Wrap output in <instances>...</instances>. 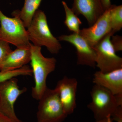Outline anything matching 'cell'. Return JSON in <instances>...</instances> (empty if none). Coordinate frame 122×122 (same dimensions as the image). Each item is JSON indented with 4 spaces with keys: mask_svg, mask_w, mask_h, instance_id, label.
<instances>
[{
    "mask_svg": "<svg viewBox=\"0 0 122 122\" xmlns=\"http://www.w3.org/2000/svg\"><path fill=\"white\" fill-rule=\"evenodd\" d=\"M30 61L35 85L32 87L33 98L39 100L47 88L46 80L48 75L54 71L56 60L54 57H46L41 52V47L30 43Z\"/></svg>",
    "mask_w": 122,
    "mask_h": 122,
    "instance_id": "cell-1",
    "label": "cell"
},
{
    "mask_svg": "<svg viewBox=\"0 0 122 122\" xmlns=\"http://www.w3.org/2000/svg\"><path fill=\"white\" fill-rule=\"evenodd\" d=\"M27 29L29 40L34 45L45 46L52 54H57L61 49L59 40L51 31L44 11L37 10Z\"/></svg>",
    "mask_w": 122,
    "mask_h": 122,
    "instance_id": "cell-2",
    "label": "cell"
},
{
    "mask_svg": "<svg viewBox=\"0 0 122 122\" xmlns=\"http://www.w3.org/2000/svg\"><path fill=\"white\" fill-rule=\"evenodd\" d=\"M92 102L87 105L96 122L111 117L122 106V94L115 95L105 87L94 85L90 92Z\"/></svg>",
    "mask_w": 122,
    "mask_h": 122,
    "instance_id": "cell-3",
    "label": "cell"
},
{
    "mask_svg": "<svg viewBox=\"0 0 122 122\" xmlns=\"http://www.w3.org/2000/svg\"><path fill=\"white\" fill-rule=\"evenodd\" d=\"M14 17H8L0 9V40L16 46L25 47L30 45L27 30L24 22L16 14Z\"/></svg>",
    "mask_w": 122,
    "mask_h": 122,
    "instance_id": "cell-4",
    "label": "cell"
},
{
    "mask_svg": "<svg viewBox=\"0 0 122 122\" xmlns=\"http://www.w3.org/2000/svg\"><path fill=\"white\" fill-rule=\"evenodd\" d=\"M39 100L38 122H62L68 116L55 89L47 87Z\"/></svg>",
    "mask_w": 122,
    "mask_h": 122,
    "instance_id": "cell-5",
    "label": "cell"
},
{
    "mask_svg": "<svg viewBox=\"0 0 122 122\" xmlns=\"http://www.w3.org/2000/svg\"><path fill=\"white\" fill-rule=\"evenodd\" d=\"M112 31L105 36L94 47L96 54V66L102 73L122 68V58L116 54L111 42Z\"/></svg>",
    "mask_w": 122,
    "mask_h": 122,
    "instance_id": "cell-6",
    "label": "cell"
},
{
    "mask_svg": "<svg viewBox=\"0 0 122 122\" xmlns=\"http://www.w3.org/2000/svg\"><path fill=\"white\" fill-rule=\"evenodd\" d=\"M26 91L25 87L20 89L15 77L0 83V113L13 120L21 122L15 113L14 104L18 97Z\"/></svg>",
    "mask_w": 122,
    "mask_h": 122,
    "instance_id": "cell-7",
    "label": "cell"
},
{
    "mask_svg": "<svg viewBox=\"0 0 122 122\" xmlns=\"http://www.w3.org/2000/svg\"><path fill=\"white\" fill-rule=\"evenodd\" d=\"M58 38L59 41L68 42L76 48L77 65L94 68L96 66V54L94 48L79 34L61 35Z\"/></svg>",
    "mask_w": 122,
    "mask_h": 122,
    "instance_id": "cell-8",
    "label": "cell"
},
{
    "mask_svg": "<svg viewBox=\"0 0 122 122\" xmlns=\"http://www.w3.org/2000/svg\"><path fill=\"white\" fill-rule=\"evenodd\" d=\"M111 32L109 8L105 10L93 25L81 30L79 34L94 48L102 38Z\"/></svg>",
    "mask_w": 122,
    "mask_h": 122,
    "instance_id": "cell-9",
    "label": "cell"
},
{
    "mask_svg": "<svg viewBox=\"0 0 122 122\" xmlns=\"http://www.w3.org/2000/svg\"><path fill=\"white\" fill-rule=\"evenodd\" d=\"M77 85L76 79L65 76L58 82L55 87L63 109L67 115L72 114L76 108Z\"/></svg>",
    "mask_w": 122,
    "mask_h": 122,
    "instance_id": "cell-10",
    "label": "cell"
},
{
    "mask_svg": "<svg viewBox=\"0 0 122 122\" xmlns=\"http://www.w3.org/2000/svg\"><path fill=\"white\" fill-rule=\"evenodd\" d=\"M71 9L77 16H84L90 26L93 25L105 12L102 0H73Z\"/></svg>",
    "mask_w": 122,
    "mask_h": 122,
    "instance_id": "cell-11",
    "label": "cell"
},
{
    "mask_svg": "<svg viewBox=\"0 0 122 122\" xmlns=\"http://www.w3.org/2000/svg\"><path fill=\"white\" fill-rule=\"evenodd\" d=\"M93 82L115 95L122 94V68L107 73L97 71L94 75Z\"/></svg>",
    "mask_w": 122,
    "mask_h": 122,
    "instance_id": "cell-12",
    "label": "cell"
},
{
    "mask_svg": "<svg viewBox=\"0 0 122 122\" xmlns=\"http://www.w3.org/2000/svg\"><path fill=\"white\" fill-rule=\"evenodd\" d=\"M30 45L17 48L10 52L0 64V71L13 70L22 68L30 62Z\"/></svg>",
    "mask_w": 122,
    "mask_h": 122,
    "instance_id": "cell-13",
    "label": "cell"
},
{
    "mask_svg": "<svg viewBox=\"0 0 122 122\" xmlns=\"http://www.w3.org/2000/svg\"><path fill=\"white\" fill-rule=\"evenodd\" d=\"M42 0H25L21 10L14 11L24 22L26 28L29 26L36 11L38 10Z\"/></svg>",
    "mask_w": 122,
    "mask_h": 122,
    "instance_id": "cell-14",
    "label": "cell"
},
{
    "mask_svg": "<svg viewBox=\"0 0 122 122\" xmlns=\"http://www.w3.org/2000/svg\"><path fill=\"white\" fill-rule=\"evenodd\" d=\"M62 4L66 14L64 24L68 29L73 33L79 34L81 30L80 25L82 24L81 21L72 9L69 7L65 1H62Z\"/></svg>",
    "mask_w": 122,
    "mask_h": 122,
    "instance_id": "cell-15",
    "label": "cell"
},
{
    "mask_svg": "<svg viewBox=\"0 0 122 122\" xmlns=\"http://www.w3.org/2000/svg\"><path fill=\"white\" fill-rule=\"evenodd\" d=\"M110 16L112 31L114 34L122 28V5H111Z\"/></svg>",
    "mask_w": 122,
    "mask_h": 122,
    "instance_id": "cell-16",
    "label": "cell"
},
{
    "mask_svg": "<svg viewBox=\"0 0 122 122\" xmlns=\"http://www.w3.org/2000/svg\"><path fill=\"white\" fill-rule=\"evenodd\" d=\"M32 71L28 66L13 70L0 71V83L11 78L20 76H32Z\"/></svg>",
    "mask_w": 122,
    "mask_h": 122,
    "instance_id": "cell-17",
    "label": "cell"
},
{
    "mask_svg": "<svg viewBox=\"0 0 122 122\" xmlns=\"http://www.w3.org/2000/svg\"><path fill=\"white\" fill-rule=\"evenodd\" d=\"M12 51L9 43L0 40V64Z\"/></svg>",
    "mask_w": 122,
    "mask_h": 122,
    "instance_id": "cell-18",
    "label": "cell"
},
{
    "mask_svg": "<svg viewBox=\"0 0 122 122\" xmlns=\"http://www.w3.org/2000/svg\"><path fill=\"white\" fill-rule=\"evenodd\" d=\"M111 42L116 52L122 50V38L119 35H113Z\"/></svg>",
    "mask_w": 122,
    "mask_h": 122,
    "instance_id": "cell-19",
    "label": "cell"
},
{
    "mask_svg": "<svg viewBox=\"0 0 122 122\" xmlns=\"http://www.w3.org/2000/svg\"><path fill=\"white\" fill-rule=\"evenodd\" d=\"M112 117L116 122H122V106L118 108Z\"/></svg>",
    "mask_w": 122,
    "mask_h": 122,
    "instance_id": "cell-20",
    "label": "cell"
},
{
    "mask_svg": "<svg viewBox=\"0 0 122 122\" xmlns=\"http://www.w3.org/2000/svg\"><path fill=\"white\" fill-rule=\"evenodd\" d=\"M0 122H21L11 119L0 113Z\"/></svg>",
    "mask_w": 122,
    "mask_h": 122,
    "instance_id": "cell-21",
    "label": "cell"
},
{
    "mask_svg": "<svg viewBox=\"0 0 122 122\" xmlns=\"http://www.w3.org/2000/svg\"><path fill=\"white\" fill-rule=\"evenodd\" d=\"M102 4L104 10H107L110 7L111 5V0H102Z\"/></svg>",
    "mask_w": 122,
    "mask_h": 122,
    "instance_id": "cell-22",
    "label": "cell"
},
{
    "mask_svg": "<svg viewBox=\"0 0 122 122\" xmlns=\"http://www.w3.org/2000/svg\"><path fill=\"white\" fill-rule=\"evenodd\" d=\"M111 117H109L107 118L104 119V120L96 122H113V121H112Z\"/></svg>",
    "mask_w": 122,
    "mask_h": 122,
    "instance_id": "cell-23",
    "label": "cell"
}]
</instances>
